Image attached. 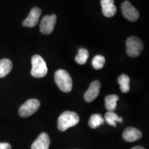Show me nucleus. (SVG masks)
Listing matches in <instances>:
<instances>
[{"label": "nucleus", "instance_id": "1", "mask_svg": "<svg viewBox=\"0 0 149 149\" xmlns=\"http://www.w3.org/2000/svg\"><path fill=\"white\" fill-rule=\"evenodd\" d=\"M79 122V117L77 113L72 111H65L58 118V129L64 132L68 128L77 125Z\"/></svg>", "mask_w": 149, "mask_h": 149}, {"label": "nucleus", "instance_id": "2", "mask_svg": "<svg viewBox=\"0 0 149 149\" xmlns=\"http://www.w3.org/2000/svg\"><path fill=\"white\" fill-rule=\"evenodd\" d=\"M55 81L61 91L69 93L72 88V80L66 70L59 69L55 73Z\"/></svg>", "mask_w": 149, "mask_h": 149}, {"label": "nucleus", "instance_id": "3", "mask_svg": "<svg viewBox=\"0 0 149 149\" xmlns=\"http://www.w3.org/2000/svg\"><path fill=\"white\" fill-rule=\"evenodd\" d=\"M32 70L31 74L33 77L37 78L44 77L47 74L48 68L46 61L39 55H35L31 59Z\"/></svg>", "mask_w": 149, "mask_h": 149}, {"label": "nucleus", "instance_id": "4", "mask_svg": "<svg viewBox=\"0 0 149 149\" xmlns=\"http://www.w3.org/2000/svg\"><path fill=\"white\" fill-rule=\"evenodd\" d=\"M126 53L132 57H138L143 50V42L137 37L132 36L128 37L126 42Z\"/></svg>", "mask_w": 149, "mask_h": 149}, {"label": "nucleus", "instance_id": "5", "mask_svg": "<svg viewBox=\"0 0 149 149\" xmlns=\"http://www.w3.org/2000/svg\"><path fill=\"white\" fill-rule=\"evenodd\" d=\"M40 107V102L36 99H30L22 104L19 109V114L22 117L31 116L38 111Z\"/></svg>", "mask_w": 149, "mask_h": 149}, {"label": "nucleus", "instance_id": "6", "mask_svg": "<svg viewBox=\"0 0 149 149\" xmlns=\"http://www.w3.org/2000/svg\"><path fill=\"white\" fill-rule=\"evenodd\" d=\"M122 12L124 17L127 19L130 22H135L138 19L139 13L138 10L136 9L129 1H124L121 5Z\"/></svg>", "mask_w": 149, "mask_h": 149}, {"label": "nucleus", "instance_id": "7", "mask_svg": "<svg viewBox=\"0 0 149 149\" xmlns=\"http://www.w3.org/2000/svg\"><path fill=\"white\" fill-rule=\"evenodd\" d=\"M56 21H57V16L55 14L44 16L41 21L40 26L41 32L44 35L51 34L55 27Z\"/></svg>", "mask_w": 149, "mask_h": 149}, {"label": "nucleus", "instance_id": "8", "mask_svg": "<svg viewBox=\"0 0 149 149\" xmlns=\"http://www.w3.org/2000/svg\"><path fill=\"white\" fill-rule=\"evenodd\" d=\"M41 15H42V10L40 8L38 7L33 8L27 17L24 20L23 26L29 28L35 26L38 24Z\"/></svg>", "mask_w": 149, "mask_h": 149}, {"label": "nucleus", "instance_id": "9", "mask_svg": "<svg viewBox=\"0 0 149 149\" xmlns=\"http://www.w3.org/2000/svg\"><path fill=\"white\" fill-rule=\"evenodd\" d=\"M101 87V84L98 81H94L90 84V86L86 92L84 93V100L87 102L94 101L100 93V89Z\"/></svg>", "mask_w": 149, "mask_h": 149}, {"label": "nucleus", "instance_id": "10", "mask_svg": "<svg viewBox=\"0 0 149 149\" xmlns=\"http://www.w3.org/2000/svg\"><path fill=\"white\" fill-rule=\"evenodd\" d=\"M123 138L128 142H133L139 140L142 137V133L137 128L128 127L123 132Z\"/></svg>", "mask_w": 149, "mask_h": 149}, {"label": "nucleus", "instance_id": "11", "mask_svg": "<svg viewBox=\"0 0 149 149\" xmlns=\"http://www.w3.org/2000/svg\"><path fill=\"white\" fill-rule=\"evenodd\" d=\"M50 137L47 133H42L33 143L31 149H48L50 146Z\"/></svg>", "mask_w": 149, "mask_h": 149}, {"label": "nucleus", "instance_id": "12", "mask_svg": "<svg viewBox=\"0 0 149 149\" xmlns=\"http://www.w3.org/2000/svg\"><path fill=\"white\" fill-rule=\"evenodd\" d=\"M102 13L107 17H113L117 12V8L114 4V0H101Z\"/></svg>", "mask_w": 149, "mask_h": 149}, {"label": "nucleus", "instance_id": "13", "mask_svg": "<svg viewBox=\"0 0 149 149\" xmlns=\"http://www.w3.org/2000/svg\"><path fill=\"white\" fill-rule=\"evenodd\" d=\"M104 122L112 126H116L117 122H123V118L122 117H119L114 111H108L104 116Z\"/></svg>", "mask_w": 149, "mask_h": 149}, {"label": "nucleus", "instance_id": "14", "mask_svg": "<svg viewBox=\"0 0 149 149\" xmlns=\"http://www.w3.org/2000/svg\"><path fill=\"white\" fill-rule=\"evenodd\" d=\"M13 68V63L8 59H2L0 60V78L4 77Z\"/></svg>", "mask_w": 149, "mask_h": 149}, {"label": "nucleus", "instance_id": "15", "mask_svg": "<svg viewBox=\"0 0 149 149\" xmlns=\"http://www.w3.org/2000/svg\"><path fill=\"white\" fill-rule=\"evenodd\" d=\"M119 97L116 95H110L105 98V107L108 111H114L117 107V102L119 100Z\"/></svg>", "mask_w": 149, "mask_h": 149}, {"label": "nucleus", "instance_id": "16", "mask_svg": "<svg viewBox=\"0 0 149 149\" xmlns=\"http://www.w3.org/2000/svg\"><path fill=\"white\" fill-rule=\"evenodd\" d=\"M118 83L122 93H126L130 91V77L127 74H122L118 77Z\"/></svg>", "mask_w": 149, "mask_h": 149}, {"label": "nucleus", "instance_id": "17", "mask_svg": "<svg viewBox=\"0 0 149 149\" xmlns=\"http://www.w3.org/2000/svg\"><path fill=\"white\" fill-rule=\"evenodd\" d=\"M104 123V119L102 115L93 114L91 116L88 121V125L91 128H96Z\"/></svg>", "mask_w": 149, "mask_h": 149}, {"label": "nucleus", "instance_id": "18", "mask_svg": "<svg viewBox=\"0 0 149 149\" xmlns=\"http://www.w3.org/2000/svg\"><path fill=\"white\" fill-rule=\"evenodd\" d=\"M89 53L85 48H79L78 54L75 57V61L77 64L83 65L85 64L88 58Z\"/></svg>", "mask_w": 149, "mask_h": 149}, {"label": "nucleus", "instance_id": "19", "mask_svg": "<svg viewBox=\"0 0 149 149\" xmlns=\"http://www.w3.org/2000/svg\"><path fill=\"white\" fill-rule=\"evenodd\" d=\"M105 64V58L104 56L98 55L94 57L92 61V65L93 68L96 70L102 69Z\"/></svg>", "mask_w": 149, "mask_h": 149}, {"label": "nucleus", "instance_id": "20", "mask_svg": "<svg viewBox=\"0 0 149 149\" xmlns=\"http://www.w3.org/2000/svg\"><path fill=\"white\" fill-rule=\"evenodd\" d=\"M0 149H11V145L6 142H0Z\"/></svg>", "mask_w": 149, "mask_h": 149}, {"label": "nucleus", "instance_id": "21", "mask_svg": "<svg viewBox=\"0 0 149 149\" xmlns=\"http://www.w3.org/2000/svg\"><path fill=\"white\" fill-rule=\"evenodd\" d=\"M131 149H146V148H144V147H142V146H137L133 147V148H132Z\"/></svg>", "mask_w": 149, "mask_h": 149}]
</instances>
